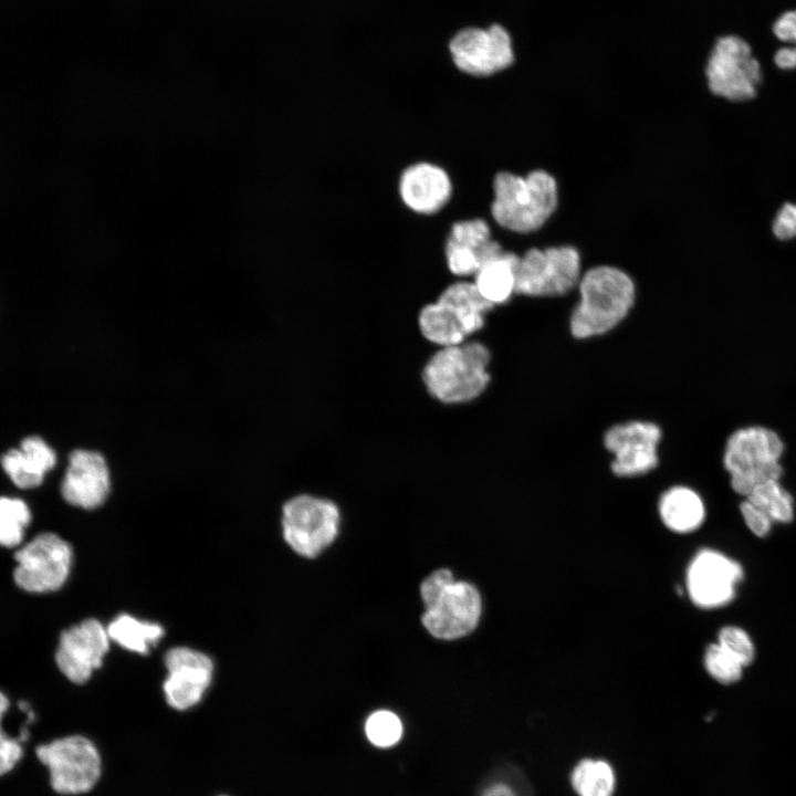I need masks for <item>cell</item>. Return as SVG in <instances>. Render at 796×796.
I'll return each instance as SVG.
<instances>
[{
  "instance_id": "13",
  "label": "cell",
  "mask_w": 796,
  "mask_h": 796,
  "mask_svg": "<svg viewBox=\"0 0 796 796\" xmlns=\"http://www.w3.org/2000/svg\"><path fill=\"white\" fill-rule=\"evenodd\" d=\"M450 51L460 71L478 77L503 71L514 61L511 38L498 24L488 30L470 28L459 32L450 43Z\"/></svg>"
},
{
  "instance_id": "1",
  "label": "cell",
  "mask_w": 796,
  "mask_h": 796,
  "mask_svg": "<svg viewBox=\"0 0 796 796\" xmlns=\"http://www.w3.org/2000/svg\"><path fill=\"white\" fill-rule=\"evenodd\" d=\"M579 298L569 317L570 334L577 339L604 335L629 314L636 298L633 280L612 265H597L582 274Z\"/></svg>"
},
{
  "instance_id": "23",
  "label": "cell",
  "mask_w": 796,
  "mask_h": 796,
  "mask_svg": "<svg viewBox=\"0 0 796 796\" xmlns=\"http://www.w3.org/2000/svg\"><path fill=\"white\" fill-rule=\"evenodd\" d=\"M106 629L111 640L140 654L147 653L164 636L160 625L139 620L127 614L114 618Z\"/></svg>"
},
{
  "instance_id": "11",
  "label": "cell",
  "mask_w": 796,
  "mask_h": 796,
  "mask_svg": "<svg viewBox=\"0 0 796 796\" xmlns=\"http://www.w3.org/2000/svg\"><path fill=\"white\" fill-rule=\"evenodd\" d=\"M662 432L658 425L632 420L610 427L604 446L612 454L611 471L617 476H638L653 470L659 461Z\"/></svg>"
},
{
  "instance_id": "18",
  "label": "cell",
  "mask_w": 796,
  "mask_h": 796,
  "mask_svg": "<svg viewBox=\"0 0 796 796\" xmlns=\"http://www.w3.org/2000/svg\"><path fill=\"white\" fill-rule=\"evenodd\" d=\"M55 463L53 449L36 436L23 439L19 449H11L1 458L3 470L21 489L39 486Z\"/></svg>"
},
{
  "instance_id": "7",
  "label": "cell",
  "mask_w": 796,
  "mask_h": 796,
  "mask_svg": "<svg viewBox=\"0 0 796 796\" xmlns=\"http://www.w3.org/2000/svg\"><path fill=\"white\" fill-rule=\"evenodd\" d=\"M15 585L32 594L60 589L69 578L73 551L60 535L43 532L18 547L14 553Z\"/></svg>"
},
{
  "instance_id": "4",
  "label": "cell",
  "mask_w": 796,
  "mask_h": 796,
  "mask_svg": "<svg viewBox=\"0 0 796 796\" xmlns=\"http://www.w3.org/2000/svg\"><path fill=\"white\" fill-rule=\"evenodd\" d=\"M784 443L774 430L750 426L735 430L726 440L723 463L734 492L746 496L758 484L779 480Z\"/></svg>"
},
{
  "instance_id": "30",
  "label": "cell",
  "mask_w": 796,
  "mask_h": 796,
  "mask_svg": "<svg viewBox=\"0 0 796 796\" xmlns=\"http://www.w3.org/2000/svg\"><path fill=\"white\" fill-rule=\"evenodd\" d=\"M718 643L743 667L751 664L755 658L754 642L750 635L741 627H723L719 631Z\"/></svg>"
},
{
  "instance_id": "28",
  "label": "cell",
  "mask_w": 796,
  "mask_h": 796,
  "mask_svg": "<svg viewBox=\"0 0 796 796\" xmlns=\"http://www.w3.org/2000/svg\"><path fill=\"white\" fill-rule=\"evenodd\" d=\"M365 731L368 740L374 745L388 747L400 740L402 724L395 713L387 710H379L367 719Z\"/></svg>"
},
{
  "instance_id": "24",
  "label": "cell",
  "mask_w": 796,
  "mask_h": 796,
  "mask_svg": "<svg viewBox=\"0 0 796 796\" xmlns=\"http://www.w3.org/2000/svg\"><path fill=\"white\" fill-rule=\"evenodd\" d=\"M570 783L578 796H612L616 776L608 762L584 758L574 767Z\"/></svg>"
},
{
  "instance_id": "25",
  "label": "cell",
  "mask_w": 796,
  "mask_h": 796,
  "mask_svg": "<svg viewBox=\"0 0 796 796\" xmlns=\"http://www.w3.org/2000/svg\"><path fill=\"white\" fill-rule=\"evenodd\" d=\"M762 510L773 523H790L794 519V500L779 480H768L756 485L745 496Z\"/></svg>"
},
{
  "instance_id": "35",
  "label": "cell",
  "mask_w": 796,
  "mask_h": 796,
  "mask_svg": "<svg viewBox=\"0 0 796 796\" xmlns=\"http://www.w3.org/2000/svg\"><path fill=\"white\" fill-rule=\"evenodd\" d=\"M774 63L782 70H794L796 67V52L790 46H783L774 54Z\"/></svg>"
},
{
  "instance_id": "16",
  "label": "cell",
  "mask_w": 796,
  "mask_h": 796,
  "mask_svg": "<svg viewBox=\"0 0 796 796\" xmlns=\"http://www.w3.org/2000/svg\"><path fill=\"white\" fill-rule=\"evenodd\" d=\"M111 490V475L105 458L95 451L71 453L61 493L71 505L93 510L102 505Z\"/></svg>"
},
{
  "instance_id": "22",
  "label": "cell",
  "mask_w": 796,
  "mask_h": 796,
  "mask_svg": "<svg viewBox=\"0 0 796 796\" xmlns=\"http://www.w3.org/2000/svg\"><path fill=\"white\" fill-rule=\"evenodd\" d=\"M418 326L427 341L440 347L461 344L468 337L453 313L437 300L420 310Z\"/></svg>"
},
{
  "instance_id": "34",
  "label": "cell",
  "mask_w": 796,
  "mask_h": 796,
  "mask_svg": "<svg viewBox=\"0 0 796 796\" xmlns=\"http://www.w3.org/2000/svg\"><path fill=\"white\" fill-rule=\"evenodd\" d=\"M774 35L782 42L793 44L796 52V9L782 13L773 24Z\"/></svg>"
},
{
  "instance_id": "33",
  "label": "cell",
  "mask_w": 796,
  "mask_h": 796,
  "mask_svg": "<svg viewBox=\"0 0 796 796\" xmlns=\"http://www.w3.org/2000/svg\"><path fill=\"white\" fill-rule=\"evenodd\" d=\"M772 230L779 240H790L796 237V205L784 203L773 220Z\"/></svg>"
},
{
  "instance_id": "3",
  "label": "cell",
  "mask_w": 796,
  "mask_h": 796,
  "mask_svg": "<svg viewBox=\"0 0 796 796\" xmlns=\"http://www.w3.org/2000/svg\"><path fill=\"white\" fill-rule=\"evenodd\" d=\"M490 360V350L478 341L440 347L426 363L422 380L440 402H468L486 389L491 380Z\"/></svg>"
},
{
  "instance_id": "20",
  "label": "cell",
  "mask_w": 796,
  "mask_h": 796,
  "mask_svg": "<svg viewBox=\"0 0 796 796\" xmlns=\"http://www.w3.org/2000/svg\"><path fill=\"white\" fill-rule=\"evenodd\" d=\"M658 510L663 524L678 533L695 531L705 517L701 496L694 490L682 485L668 489L659 500Z\"/></svg>"
},
{
  "instance_id": "21",
  "label": "cell",
  "mask_w": 796,
  "mask_h": 796,
  "mask_svg": "<svg viewBox=\"0 0 796 796\" xmlns=\"http://www.w3.org/2000/svg\"><path fill=\"white\" fill-rule=\"evenodd\" d=\"M437 301L454 314L468 336L484 326L486 313L494 307L483 298L472 281L464 280L448 285Z\"/></svg>"
},
{
  "instance_id": "10",
  "label": "cell",
  "mask_w": 796,
  "mask_h": 796,
  "mask_svg": "<svg viewBox=\"0 0 796 796\" xmlns=\"http://www.w3.org/2000/svg\"><path fill=\"white\" fill-rule=\"evenodd\" d=\"M421 596L426 607L422 624L431 636L452 640L476 627L481 597L472 584L452 580Z\"/></svg>"
},
{
  "instance_id": "9",
  "label": "cell",
  "mask_w": 796,
  "mask_h": 796,
  "mask_svg": "<svg viewBox=\"0 0 796 796\" xmlns=\"http://www.w3.org/2000/svg\"><path fill=\"white\" fill-rule=\"evenodd\" d=\"M339 510L327 499L300 494L283 505V536L298 555L315 557L337 536Z\"/></svg>"
},
{
  "instance_id": "8",
  "label": "cell",
  "mask_w": 796,
  "mask_h": 796,
  "mask_svg": "<svg viewBox=\"0 0 796 796\" xmlns=\"http://www.w3.org/2000/svg\"><path fill=\"white\" fill-rule=\"evenodd\" d=\"M710 91L731 102H745L757 94L762 69L751 45L737 35L718 39L705 69Z\"/></svg>"
},
{
  "instance_id": "19",
  "label": "cell",
  "mask_w": 796,
  "mask_h": 796,
  "mask_svg": "<svg viewBox=\"0 0 796 796\" xmlns=\"http://www.w3.org/2000/svg\"><path fill=\"white\" fill-rule=\"evenodd\" d=\"M519 260L520 255L498 242L472 276L480 294L493 306L509 302L515 294Z\"/></svg>"
},
{
  "instance_id": "2",
  "label": "cell",
  "mask_w": 796,
  "mask_h": 796,
  "mask_svg": "<svg viewBox=\"0 0 796 796\" xmlns=\"http://www.w3.org/2000/svg\"><path fill=\"white\" fill-rule=\"evenodd\" d=\"M492 188V219L499 227L514 233L525 234L542 228L558 203L557 182L543 169L525 176L499 171Z\"/></svg>"
},
{
  "instance_id": "6",
  "label": "cell",
  "mask_w": 796,
  "mask_h": 796,
  "mask_svg": "<svg viewBox=\"0 0 796 796\" xmlns=\"http://www.w3.org/2000/svg\"><path fill=\"white\" fill-rule=\"evenodd\" d=\"M580 254L572 245L531 248L520 256L515 293L531 297L567 294L582 276Z\"/></svg>"
},
{
  "instance_id": "29",
  "label": "cell",
  "mask_w": 796,
  "mask_h": 796,
  "mask_svg": "<svg viewBox=\"0 0 796 796\" xmlns=\"http://www.w3.org/2000/svg\"><path fill=\"white\" fill-rule=\"evenodd\" d=\"M479 796H532V794L521 773L509 768L494 772L486 778Z\"/></svg>"
},
{
  "instance_id": "27",
  "label": "cell",
  "mask_w": 796,
  "mask_h": 796,
  "mask_svg": "<svg viewBox=\"0 0 796 796\" xmlns=\"http://www.w3.org/2000/svg\"><path fill=\"white\" fill-rule=\"evenodd\" d=\"M704 667L718 682L731 684L737 682L744 667L718 642L710 645L704 653Z\"/></svg>"
},
{
  "instance_id": "12",
  "label": "cell",
  "mask_w": 796,
  "mask_h": 796,
  "mask_svg": "<svg viewBox=\"0 0 796 796\" xmlns=\"http://www.w3.org/2000/svg\"><path fill=\"white\" fill-rule=\"evenodd\" d=\"M743 576L742 565L735 559L718 551L702 549L688 567V593L700 608H720L734 599Z\"/></svg>"
},
{
  "instance_id": "31",
  "label": "cell",
  "mask_w": 796,
  "mask_h": 796,
  "mask_svg": "<svg viewBox=\"0 0 796 796\" xmlns=\"http://www.w3.org/2000/svg\"><path fill=\"white\" fill-rule=\"evenodd\" d=\"M24 757L22 741L7 732L0 725V777L7 776L17 768Z\"/></svg>"
},
{
  "instance_id": "5",
  "label": "cell",
  "mask_w": 796,
  "mask_h": 796,
  "mask_svg": "<svg viewBox=\"0 0 796 796\" xmlns=\"http://www.w3.org/2000/svg\"><path fill=\"white\" fill-rule=\"evenodd\" d=\"M38 762L46 769L51 789L62 796L91 792L102 775V757L88 737L70 734L39 744Z\"/></svg>"
},
{
  "instance_id": "14",
  "label": "cell",
  "mask_w": 796,
  "mask_h": 796,
  "mask_svg": "<svg viewBox=\"0 0 796 796\" xmlns=\"http://www.w3.org/2000/svg\"><path fill=\"white\" fill-rule=\"evenodd\" d=\"M107 629L97 619H85L65 629L59 639L55 662L71 682L85 683L109 649Z\"/></svg>"
},
{
  "instance_id": "15",
  "label": "cell",
  "mask_w": 796,
  "mask_h": 796,
  "mask_svg": "<svg viewBox=\"0 0 796 796\" xmlns=\"http://www.w3.org/2000/svg\"><path fill=\"white\" fill-rule=\"evenodd\" d=\"M165 666L163 689L167 703L179 711L198 704L212 680V660L198 650L175 647L167 651Z\"/></svg>"
},
{
  "instance_id": "17",
  "label": "cell",
  "mask_w": 796,
  "mask_h": 796,
  "mask_svg": "<svg viewBox=\"0 0 796 796\" xmlns=\"http://www.w3.org/2000/svg\"><path fill=\"white\" fill-rule=\"evenodd\" d=\"M398 192L409 210L430 216L448 205L452 197L453 185L443 167L430 161H417L401 171Z\"/></svg>"
},
{
  "instance_id": "26",
  "label": "cell",
  "mask_w": 796,
  "mask_h": 796,
  "mask_svg": "<svg viewBox=\"0 0 796 796\" xmlns=\"http://www.w3.org/2000/svg\"><path fill=\"white\" fill-rule=\"evenodd\" d=\"M31 522L27 503L17 498H0V546L15 548L22 545Z\"/></svg>"
},
{
  "instance_id": "32",
  "label": "cell",
  "mask_w": 796,
  "mask_h": 796,
  "mask_svg": "<svg viewBox=\"0 0 796 796\" xmlns=\"http://www.w3.org/2000/svg\"><path fill=\"white\" fill-rule=\"evenodd\" d=\"M740 511L748 530L757 537H765L769 534L773 521L756 505L748 500L740 504Z\"/></svg>"
},
{
  "instance_id": "36",
  "label": "cell",
  "mask_w": 796,
  "mask_h": 796,
  "mask_svg": "<svg viewBox=\"0 0 796 796\" xmlns=\"http://www.w3.org/2000/svg\"><path fill=\"white\" fill-rule=\"evenodd\" d=\"M10 708V700L8 695L0 690V725H3L4 716L7 715Z\"/></svg>"
}]
</instances>
